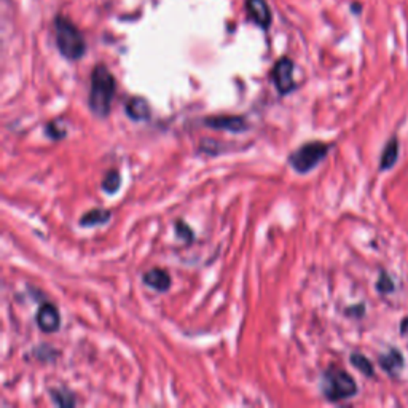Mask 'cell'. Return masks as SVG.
<instances>
[{
	"label": "cell",
	"mask_w": 408,
	"mask_h": 408,
	"mask_svg": "<svg viewBox=\"0 0 408 408\" xmlns=\"http://www.w3.org/2000/svg\"><path fill=\"white\" fill-rule=\"evenodd\" d=\"M116 81L107 66L97 64L91 72V86L88 96V106L91 112L99 118H106L112 109Z\"/></svg>",
	"instance_id": "obj_1"
},
{
	"label": "cell",
	"mask_w": 408,
	"mask_h": 408,
	"mask_svg": "<svg viewBox=\"0 0 408 408\" xmlns=\"http://www.w3.org/2000/svg\"><path fill=\"white\" fill-rule=\"evenodd\" d=\"M55 37L60 53L69 61H79L86 53L85 37L66 16H56Z\"/></svg>",
	"instance_id": "obj_2"
},
{
	"label": "cell",
	"mask_w": 408,
	"mask_h": 408,
	"mask_svg": "<svg viewBox=\"0 0 408 408\" xmlns=\"http://www.w3.org/2000/svg\"><path fill=\"white\" fill-rule=\"evenodd\" d=\"M320 390L327 400L341 402L354 397L359 389L354 378L348 372L330 367L329 370L324 372L322 380H320Z\"/></svg>",
	"instance_id": "obj_3"
},
{
	"label": "cell",
	"mask_w": 408,
	"mask_h": 408,
	"mask_svg": "<svg viewBox=\"0 0 408 408\" xmlns=\"http://www.w3.org/2000/svg\"><path fill=\"white\" fill-rule=\"evenodd\" d=\"M329 150L330 145L320 141L303 144L300 149H297L289 155V165L299 174H306L313 171L327 156Z\"/></svg>",
	"instance_id": "obj_4"
},
{
	"label": "cell",
	"mask_w": 408,
	"mask_h": 408,
	"mask_svg": "<svg viewBox=\"0 0 408 408\" xmlns=\"http://www.w3.org/2000/svg\"><path fill=\"white\" fill-rule=\"evenodd\" d=\"M271 80L275 83L279 95H289L295 90V80H294V62L289 57H281L278 60L275 67L271 71Z\"/></svg>",
	"instance_id": "obj_5"
},
{
	"label": "cell",
	"mask_w": 408,
	"mask_h": 408,
	"mask_svg": "<svg viewBox=\"0 0 408 408\" xmlns=\"http://www.w3.org/2000/svg\"><path fill=\"white\" fill-rule=\"evenodd\" d=\"M204 125L212 128V130H222L230 132H243L249 130L247 120L240 115L209 116V118L204 120Z\"/></svg>",
	"instance_id": "obj_6"
},
{
	"label": "cell",
	"mask_w": 408,
	"mask_h": 408,
	"mask_svg": "<svg viewBox=\"0 0 408 408\" xmlns=\"http://www.w3.org/2000/svg\"><path fill=\"white\" fill-rule=\"evenodd\" d=\"M36 322L39 329L45 334H53L61 327V314L53 303H43L36 314Z\"/></svg>",
	"instance_id": "obj_7"
},
{
	"label": "cell",
	"mask_w": 408,
	"mask_h": 408,
	"mask_svg": "<svg viewBox=\"0 0 408 408\" xmlns=\"http://www.w3.org/2000/svg\"><path fill=\"white\" fill-rule=\"evenodd\" d=\"M378 362H380L381 369L389 373L390 376H397L399 372L404 369V354H402L397 348H389L386 353L380 354L378 358Z\"/></svg>",
	"instance_id": "obj_8"
},
{
	"label": "cell",
	"mask_w": 408,
	"mask_h": 408,
	"mask_svg": "<svg viewBox=\"0 0 408 408\" xmlns=\"http://www.w3.org/2000/svg\"><path fill=\"white\" fill-rule=\"evenodd\" d=\"M247 13L250 16L255 25H259L260 27H270L271 25V10L268 7V4L265 0H247L246 4Z\"/></svg>",
	"instance_id": "obj_9"
},
{
	"label": "cell",
	"mask_w": 408,
	"mask_h": 408,
	"mask_svg": "<svg viewBox=\"0 0 408 408\" xmlns=\"http://www.w3.org/2000/svg\"><path fill=\"white\" fill-rule=\"evenodd\" d=\"M142 281L145 285L155 289L156 292H168L171 289V275L163 268H151L147 273H144Z\"/></svg>",
	"instance_id": "obj_10"
},
{
	"label": "cell",
	"mask_w": 408,
	"mask_h": 408,
	"mask_svg": "<svg viewBox=\"0 0 408 408\" xmlns=\"http://www.w3.org/2000/svg\"><path fill=\"white\" fill-rule=\"evenodd\" d=\"M125 112L132 121H145L151 116V107L147 102V99L136 96V97H131L130 101L126 102Z\"/></svg>",
	"instance_id": "obj_11"
},
{
	"label": "cell",
	"mask_w": 408,
	"mask_h": 408,
	"mask_svg": "<svg viewBox=\"0 0 408 408\" xmlns=\"http://www.w3.org/2000/svg\"><path fill=\"white\" fill-rule=\"evenodd\" d=\"M110 217H112V212L109 209H102V208H96L91 209L90 212H85L81 215L80 219V225L81 226H97V225H104L107 224Z\"/></svg>",
	"instance_id": "obj_12"
},
{
	"label": "cell",
	"mask_w": 408,
	"mask_h": 408,
	"mask_svg": "<svg viewBox=\"0 0 408 408\" xmlns=\"http://www.w3.org/2000/svg\"><path fill=\"white\" fill-rule=\"evenodd\" d=\"M397 158H399V142H397V137H393L383 150V155L380 160L381 171H388V169L393 168L395 165V161H397Z\"/></svg>",
	"instance_id": "obj_13"
},
{
	"label": "cell",
	"mask_w": 408,
	"mask_h": 408,
	"mask_svg": "<svg viewBox=\"0 0 408 408\" xmlns=\"http://www.w3.org/2000/svg\"><path fill=\"white\" fill-rule=\"evenodd\" d=\"M102 190L106 191L107 195H114L118 191V189L121 186V176L120 172L116 171V169H110L109 172H106V176L102 179Z\"/></svg>",
	"instance_id": "obj_14"
},
{
	"label": "cell",
	"mask_w": 408,
	"mask_h": 408,
	"mask_svg": "<svg viewBox=\"0 0 408 408\" xmlns=\"http://www.w3.org/2000/svg\"><path fill=\"white\" fill-rule=\"evenodd\" d=\"M349 362H351L353 367H355L360 373H364L365 376H373L375 375V372H373V365L369 359L365 358L364 354L360 353H353L349 355Z\"/></svg>",
	"instance_id": "obj_15"
},
{
	"label": "cell",
	"mask_w": 408,
	"mask_h": 408,
	"mask_svg": "<svg viewBox=\"0 0 408 408\" xmlns=\"http://www.w3.org/2000/svg\"><path fill=\"white\" fill-rule=\"evenodd\" d=\"M50 394L55 404L60 407H74L75 402H77L74 395L71 393H67L66 389H51Z\"/></svg>",
	"instance_id": "obj_16"
},
{
	"label": "cell",
	"mask_w": 408,
	"mask_h": 408,
	"mask_svg": "<svg viewBox=\"0 0 408 408\" xmlns=\"http://www.w3.org/2000/svg\"><path fill=\"white\" fill-rule=\"evenodd\" d=\"M394 281L390 279V276L388 275L386 271H381L380 273V278H378L376 281V290L380 292L381 295H386V294H393L394 292Z\"/></svg>",
	"instance_id": "obj_17"
},
{
	"label": "cell",
	"mask_w": 408,
	"mask_h": 408,
	"mask_svg": "<svg viewBox=\"0 0 408 408\" xmlns=\"http://www.w3.org/2000/svg\"><path fill=\"white\" fill-rule=\"evenodd\" d=\"M176 233H177V236L180 238V240H184L185 243H191L193 241V231H191V229L189 225H186L184 220H179V222H176Z\"/></svg>",
	"instance_id": "obj_18"
},
{
	"label": "cell",
	"mask_w": 408,
	"mask_h": 408,
	"mask_svg": "<svg viewBox=\"0 0 408 408\" xmlns=\"http://www.w3.org/2000/svg\"><path fill=\"white\" fill-rule=\"evenodd\" d=\"M56 128L57 126H56L55 121H53V123H50L48 126H46V134H48V136L51 139H61V137L66 136V131H60V132H57Z\"/></svg>",
	"instance_id": "obj_19"
},
{
	"label": "cell",
	"mask_w": 408,
	"mask_h": 408,
	"mask_svg": "<svg viewBox=\"0 0 408 408\" xmlns=\"http://www.w3.org/2000/svg\"><path fill=\"white\" fill-rule=\"evenodd\" d=\"M400 335L408 336V318L402 319V322H400Z\"/></svg>",
	"instance_id": "obj_20"
}]
</instances>
